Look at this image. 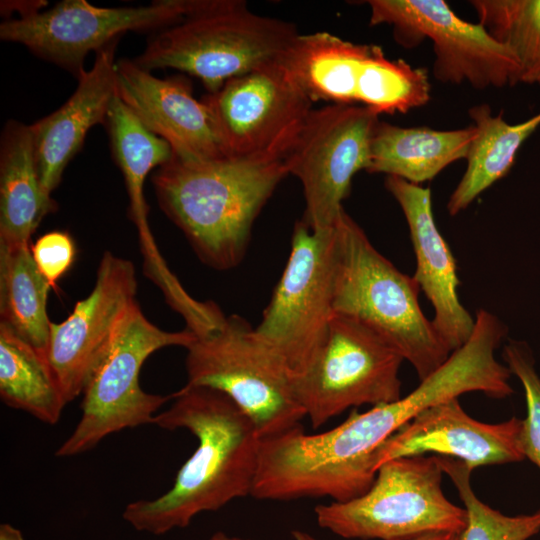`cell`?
<instances>
[{
    "label": "cell",
    "mask_w": 540,
    "mask_h": 540,
    "mask_svg": "<svg viewBox=\"0 0 540 540\" xmlns=\"http://www.w3.org/2000/svg\"><path fill=\"white\" fill-rule=\"evenodd\" d=\"M172 400L153 424L171 431L186 429L198 445L167 492L131 502L122 514L135 530L153 535L185 528L198 514L251 495L258 467L261 438L229 397L215 389L184 385Z\"/></svg>",
    "instance_id": "obj_1"
},
{
    "label": "cell",
    "mask_w": 540,
    "mask_h": 540,
    "mask_svg": "<svg viewBox=\"0 0 540 540\" xmlns=\"http://www.w3.org/2000/svg\"><path fill=\"white\" fill-rule=\"evenodd\" d=\"M287 175L284 159L172 157L151 180L161 209L201 261L228 270L242 261L255 219Z\"/></svg>",
    "instance_id": "obj_2"
},
{
    "label": "cell",
    "mask_w": 540,
    "mask_h": 540,
    "mask_svg": "<svg viewBox=\"0 0 540 540\" xmlns=\"http://www.w3.org/2000/svg\"><path fill=\"white\" fill-rule=\"evenodd\" d=\"M335 231L334 313L382 337L423 380L452 352L423 313L417 282L383 256L345 210Z\"/></svg>",
    "instance_id": "obj_3"
},
{
    "label": "cell",
    "mask_w": 540,
    "mask_h": 540,
    "mask_svg": "<svg viewBox=\"0 0 540 540\" xmlns=\"http://www.w3.org/2000/svg\"><path fill=\"white\" fill-rule=\"evenodd\" d=\"M289 22L261 16L241 0H211L201 11L157 31L134 62L199 78L208 93L276 61L298 36Z\"/></svg>",
    "instance_id": "obj_4"
},
{
    "label": "cell",
    "mask_w": 540,
    "mask_h": 540,
    "mask_svg": "<svg viewBox=\"0 0 540 540\" xmlns=\"http://www.w3.org/2000/svg\"><path fill=\"white\" fill-rule=\"evenodd\" d=\"M186 350L185 385L225 394L251 419L261 439L299 426L306 417L285 361L243 318L224 315L195 335Z\"/></svg>",
    "instance_id": "obj_5"
},
{
    "label": "cell",
    "mask_w": 540,
    "mask_h": 540,
    "mask_svg": "<svg viewBox=\"0 0 540 540\" xmlns=\"http://www.w3.org/2000/svg\"><path fill=\"white\" fill-rule=\"evenodd\" d=\"M443 474L438 456L389 460L378 468L364 494L317 505L316 522L344 539L403 540L430 532L461 533L467 512L445 496Z\"/></svg>",
    "instance_id": "obj_6"
},
{
    "label": "cell",
    "mask_w": 540,
    "mask_h": 540,
    "mask_svg": "<svg viewBox=\"0 0 540 540\" xmlns=\"http://www.w3.org/2000/svg\"><path fill=\"white\" fill-rule=\"evenodd\" d=\"M194 339L187 328L162 330L147 319L137 301L132 303L82 393L80 420L56 456L79 455L113 433L153 424L172 395L144 391L139 381L141 368L155 351L169 346L187 348Z\"/></svg>",
    "instance_id": "obj_7"
},
{
    "label": "cell",
    "mask_w": 540,
    "mask_h": 540,
    "mask_svg": "<svg viewBox=\"0 0 540 540\" xmlns=\"http://www.w3.org/2000/svg\"><path fill=\"white\" fill-rule=\"evenodd\" d=\"M335 226L313 229L296 222L290 254L256 332L282 357L295 377L316 359L333 311Z\"/></svg>",
    "instance_id": "obj_8"
},
{
    "label": "cell",
    "mask_w": 540,
    "mask_h": 540,
    "mask_svg": "<svg viewBox=\"0 0 540 540\" xmlns=\"http://www.w3.org/2000/svg\"><path fill=\"white\" fill-rule=\"evenodd\" d=\"M403 361L374 331L334 313L316 359L294 378L296 398L312 427L320 428L349 408L400 399Z\"/></svg>",
    "instance_id": "obj_9"
},
{
    "label": "cell",
    "mask_w": 540,
    "mask_h": 540,
    "mask_svg": "<svg viewBox=\"0 0 540 540\" xmlns=\"http://www.w3.org/2000/svg\"><path fill=\"white\" fill-rule=\"evenodd\" d=\"M211 0H160L137 7H97L86 0H64L4 20L3 41L19 43L36 56L72 73L86 71L84 61L127 31L161 30L206 8Z\"/></svg>",
    "instance_id": "obj_10"
},
{
    "label": "cell",
    "mask_w": 540,
    "mask_h": 540,
    "mask_svg": "<svg viewBox=\"0 0 540 540\" xmlns=\"http://www.w3.org/2000/svg\"><path fill=\"white\" fill-rule=\"evenodd\" d=\"M370 25H390L396 42L414 48L433 44V75L449 84L475 89L518 84L513 52L479 22L460 18L443 0H369Z\"/></svg>",
    "instance_id": "obj_11"
},
{
    "label": "cell",
    "mask_w": 540,
    "mask_h": 540,
    "mask_svg": "<svg viewBox=\"0 0 540 540\" xmlns=\"http://www.w3.org/2000/svg\"><path fill=\"white\" fill-rule=\"evenodd\" d=\"M379 120L360 105L327 104L310 112L284 162L302 184L303 220L311 228L324 230L337 223L354 175L369 166Z\"/></svg>",
    "instance_id": "obj_12"
},
{
    "label": "cell",
    "mask_w": 540,
    "mask_h": 540,
    "mask_svg": "<svg viewBox=\"0 0 540 540\" xmlns=\"http://www.w3.org/2000/svg\"><path fill=\"white\" fill-rule=\"evenodd\" d=\"M203 100L231 157L284 159L313 110L280 59L228 80Z\"/></svg>",
    "instance_id": "obj_13"
},
{
    "label": "cell",
    "mask_w": 540,
    "mask_h": 540,
    "mask_svg": "<svg viewBox=\"0 0 540 540\" xmlns=\"http://www.w3.org/2000/svg\"><path fill=\"white\" fill-rule=\"evenodd\" d=\"M134 264L107 251L91 292L68 317L51 323L47 358L66 403L80 396L105 356L128 308L136 301Z\"/></svg>",
    "instance_id": "obj_14"
},
{
    "label": "cell",
    "mask_w": 540,
    "mask_h": 540,
    "mask_svg": "<svg viewBox=\"0 0 540 540\" xmlns=\"http://www.w3.org/2000/svg\"><path fill=\"white\" fill-rule=\"evenodd\" d=\"M116 89L142 124L170 145L174 158L201 162L228 156L211 110L184 78H158L134 60L120 59Z\"/></svg>",
    "instance_id": "obj_15"
},
{
    "label": "cell",
    "mask_w": 540,
    "mask_h": 540,
    "mask_svg": "<svg viewBox=\"0 0 540 540\" xmlns=\"http://www.w3.org/2000/svg\"><path fill=\"white\" fill-rule=\"evenodd\" d=\"M522 419L484 423L469 416L458 398L421 411L387 439L376 452L378 468L385 462L420 455L459 460L476 469L481 466L520 462Z\"/></svg>",
    "instance_id": "obj_16"
},
{
    "label": "cell",
    "mask_w": 540,
    "mask_h": 540,
    "mask_svg": "<svg viewBox=\"0 0 540 540\" xmlns=\"http://www.w3.org/2000/svg\"><path fill=\"white\" fill-rule=\"evenodd\" d=\"M385 187L409 228L416 259L413 278L433 306L436 331L453 352L472 335L475 317L458 297L456 260L436 225L431 190L395 176L386 177Z\"/></svg>",
    "instance_id": "obj_17"
},
{
    "label": "cell",
    "mask_w": 540,
    "mask_h": 540,
    "mask_svg": "<svg viewBox=\"0 0 540 540\" xmlns=\"http://www.w3.org/2000/svg\"><path fill=\"white\" fill-rule=\"evenodd\" d=\"M389 58L381 47L328 32L298 35L280 62L314 103L360 105L375 111Z\"/></svg>",
    "instance_id": "obj_18"
},
{
    "label": "cell",
    "mask_w": 540,
    "mask_h": 540,
    "mask_svg": "<svg viewBox=\"0 0 540 540\" xmlns=\"http://www.w3.org/2000/svg\"><path fill=\"white\" fill-rule=\"evenodd\" d=\"M117 41L96 52L93 66L78 79L70 98L56 111L31 125L36 166L42 188L52 195L65 168L83 145L89 130L106 122L117 94Z\"/></svg>",
    "instance_id": "obj_19"
},
{
    "label": "cell",
    "mask_w": 540,
    "mask_h": 540,
    "mask_svg": "<svg viewBox=\"0 0 540 540\" xmlns=\"http://www.w3.org/2000/svg\"><path fill=\"white\" fill-rule=\"evenodd\" d=\"M57 208L40 182L31 125L8 121L0 143V245L30 243L42 220Z\"/></svg>",
    "instance_id": "obj_20"
},
{
    "label": "cell",
    "mask_w": 540,
    "mask_h": 540,
    "mask_svg": "<svg viewBox=\"0 0 540 540\" xmlns=\"http://www.w3.org/2000/svg\"><path fill=\"white\" fill-rule=\"evenodd\" d=\"M105 125L115 161L124 177L130 200V214L144 248L147 276L156 280L169 269L155 248L147 221L144 183L148 174L173 157L170 145L148 130L123 103L118 94L112 100Z\"/></svg>",
    "instance_id": "obj_21"
},
{
    "label": "cell",
    "mask_w": 540,
    "mask_h": 540,
    "mask_svg": "<svg viewBox=\"0 0 540 540\" xmlns=\"http://www.w3.org/2000/svg\"><path fill=\"white\" fill-rule=\"evenodd\" d=\"M476 135L473 125L454 130L400 127L379 120L371 145L368 173H384L420 185L465 158Z\"/></svg>",
    "instance_id": "obj_22"
},
{
    "label": "cell",
    "mask_w": 540,
    "mask_h": 540,
    "mask_svg": "<svg viewBox=\"0 0 540 540\" xmlns=\"http://www.w3.org/2000/svg\"><path fill=\"white\" fill-rule=\"evenodd\" d=\"M476 135L466 156L467 167L447 202V211L455 216L511 169L522 144L540 126V112L516 124L493 115L487 104L469 109Z\"/></svg>",
    "instance_id": "obj_23"
},
{
    "label": "cell",
    "mask_w": 540,
    "mask_h": 540,
    "mask_svg": "<svg viewBox=\"0 0 540 540\" xmlns=\"http://www.w3.org/2000/svg\"><path fill=\"white\" fill-rule=\"evenodd\" d=\"M0 396L11 408L54 425L67 404L47 354L0 323Z\"/></svg>",
    "instance_id": "obj_24"
},
{
    "label": "cell",
    "mask_w": 540,
    "mask_h": 540,
    "mask_svg": "<svg viewBox=\"0 0 540 540\" xmlns=\"http://www.w3.org/2000/svg\"><path fill=\"white\" fill-rule=\"evenodd\" d=\"M50 288L30 243L0 245V323L45 353L52 323L47 314Z\"/></svg>",
    "instance_id": "obj_25"
},
{
    "label": "cell",
    "mask_w": 540,
    "mask_h": 540,
    "mask_svg": "<svg viewBox=\"0 0 540 540\" xmlns=\"http://www.w3.org/2000/svg\"><path fill=\"white\" fill-rule=\"evenodd\" d=\"M479 23L518 61V83L540 85V0H472Z\"/></svg>",
    "instance_id": "obj_26"
},
{
    "label": "cell",
    "mask_w": 540,
    "mask_h": 540,
    "mask_svg": "<svg viewBox=\"0 0 540 540\" xmlns=\"http://www.w3.org/2000/svg\"><path fill=\"white\" fill-rule=\"evenodd\" d=\"M438 459L467 512V523L460 533V540H528L540 532V510L505 515L476 496L471 485L473 469L453 458L438 456Z\"/></svg>",
    "instance_id": "obj_27"
},
{
    "label": "cell",
    "mask_w": 540,
    "mask_h": 540,
    "mask_svg": "<svg viewBox=\"0 0 540 540\" xmlns=\"http://www.w3.org/2000/svg\"><path fill=\"white\" fill-rule=\"evenodd\" d=\"M502 357L524 389L527 413L522 419L521 449L540 470V377L532 350L525 341L510 339L503 346Z\"/></svg>",
    "instance_id": "obj_28"
},
{
    "label": "cell",
    "mask_w": 540,
    "mask_h": 540,
    "mask_svg": "<svg viewBox=\"0 0 540 540\" xmlns=\"http://www.w3.org/2000/svg\"><path fill=\"white\" fill-rule=\"evenodd\" d=\"M31 252L35 264L51 287L71 268L76 246L71 235L65 231H51L40 236Z\"/></svg>",
    "instance_id": "obj_29"
},
{
    "label": "cell",
    "mask_w": 540,
    "mask_h": 540,
    "mask_svg": "<svg viewBox=\"0 0 540 540\" xmlns=\"http://www.w3.org/2000/svg\"><path fill=\"white\" fill-rule=\"evenodd\" d=\"M403 540H460V533L456 532H430L416 535Z\"/></svg>",
    "instance_id": "obj_30"
},
{
    "label": "cell",
    "mask_w": 540,
    "mask_h": 540,
    "mask_svg": "<svg viewBox=\"0 0 540 540\" xmlns=\"http://www.w3.org/2000/svg\"><path fill=\"white\" fill-rule=\"evenodd\" d=\"M0 540H24V537L19 529L8 523H3L0 525Z\"/></svg>",
    "instance_id": "obj_31"
},
{
    "label": "cell",
    "mask_w": 540,
    "mask_h": 540,
    "mask_svg": "<svg viewBox=\"0 0 540 540\" xmlns=\"http://www.w3.org/2000/svg\"><path fill=\"white\" fill-rule=\"evenodd\" d=\"M207 540H248L238 536H231L222 531L212 534Z\"/></svg>",
    "instance_id": "obj_32"
},
{
    "label": "cell",
    "mask_w": 540,
    "mask_h": 540,
    "mask_svg": "<svg viewBox=\"0 0 540 540\" xmlns=\"http://www.w3.org/2000/svg\"><path fill=\"white\" fill-rule=\"evenodd\" d=\"M291 535L293 540H317L312 534L302 530H293Z\"/></svg>",
    "instance_id": "obj_33"
}]
</instances>
